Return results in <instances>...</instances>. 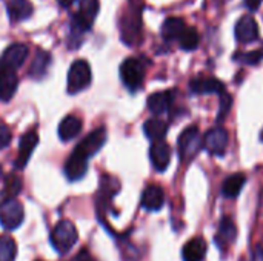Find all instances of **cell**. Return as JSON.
<instances>
[{
	"instance_id": "obj_1",
	"label": "cell",
	"mask_w": 263,
	"mask_h": 261,
	"mask_svg": "<svg viewBox=\"0 0 263 261\" xmlns=\"http://www.w3.org/2000/svg\"><path fill=\"white\" fill-rule=\"evenodd\" d=\"M79 234L76 226L69 220H62L55 225L51 232V243L54 249L60 254H66L77 243Z\"/></svg>"
},
{
	"instance_id": "obj_2",
	"label": "cell",
	"mask_w": 263,
	"mask_h": 261,
	"mask_svg": "<svg viewBox=\"0 0 263 261\" xmlns=\"http://www.w3.org/2000/svg\"><path fill=\"white\" fill-rule=\"evenodd\" d=\"M177 146H179V155H180V160L188 163L191 162L199 152L200 149L203 148V137L200 134V131L194 126L191 128H186L180 137H179V142H177Z\"/></svg>"
},
{
	"instance_id": "obj_3",
	"label": "cell",
	"mask_w": 263,
	"mask_h": 261,
	"mask_svg": "<svg viewBox=\"0 0 263 261\" xmlns=\"http://www.w3.org/2000/svg\"><path fill=\"white\" fill-rule=\"evenodd\" d=\"M91 83V66L86 60H76L68 71V92L83 91Z\"/></svg>"
},
{
	"instance_id": "obj_4",
	"label": "cell",
	"mask_w": 263,
	"mask_h": 261,
	"mask_svg": "<svg viewBox=\"0 0 263 261\" xmlns=\"http://www.w3.org/2000/svg\"><path fill=\"white\" fill-rule=\"evenodd\" d=\"M23 206L15 198H5L0 205V225L6 231H14L23 223Z\"/></svg>"
},
{
	"instance_id": "obj_5",
	"label": "cell",
	"mask_w": 263,
	"mask_h": 261,
	"mask_svg": "<svg viewBox=\"0 0 263 261\" xmlns=\"http://www.w3.org/2000/svg\"><path fill=\"white\" fill-rule=\"evenodd\" d=\"M120 77H122V82L125 83V86L128 89L136 91L137 88H140L143 77H145L143 63L134 57L126 58L120 66Z\"/></svg>"
},
{
	"instance_id": "obj_6",
	"label": "cell",
	"mask_w": 263,
	"mask_h": 261,
	"mask_svg": "<svg viewBox=\"0 0 263 261\" xmlns=\"http://www.w3.org/2000/svg\"><path fill=\"white\" fill-rule=\"evenodd\" d=\"M230 143V134L225 128L216 126L203 135V146L213 155H223Z\"/></svg>"
},
{
	"instance_id": "obj_7",
	"label": "cell",
	"mask_w": 263,
	"mask_h": 261,
	"mask_svg": "<svg viewBox=\"0 0 263 261\" xmlns=\"http://www.w3.org/2000/svg\"><path fill=\"white\" fill-rule=\"evenodd\" d=\"M105 142H106V129L105 128L94 129L92 132H89L76 146V152H79L80 155L89 158V157H92L94 154H97L102 149V146L105 145Z\"/></svg>"
},
{
	"instance_id": "obj_8",
	"label": "cell",
	"mask_w": 263,
	"mask_h": 261,
	"mask_svg": "<svg viewBox=\"0 0 263 261\" xmlns=\"http://www.w3.org/2000/svg\"><path fill=\"white\" fill-rule=\"evenodd\" d=\"M234 34L237 42L240 43H253L259 38V26L257 22L253 15H243L236 28H234Z\"/></svg>"
},
{
	"instance_id": "obj_9",
	"label": "cell",
	"mask_w": 263,
	"mask_h": 261,
	"mask_svg": "<svg viewBox=\"0 0 263 261\" xmlns=\"http://www.w3.org/2000/svg\"><path fill=\"white\" fill-rule=\"evenodd\" d=\"M140 9L133 6L131 11L125 15L122 22V38L128 43L133 45L136 38L140 34Z\"/></svg>"
},
{
	"instance_id": "obj_10",
	"label": "cell",
	"mask_w": 263,
	"mask_h": 261,
	"mask_svg": "<svg viewBox=\"0 0 263 261\" xmlns=\"http://www.w3.org/2000/svg\"><path fill=\"white\" fill-rule=\"evenodd\" d=\"M37 143H39V134L35 131H28L22 135L20 143H18V154L15 158L17 169H23L28 165L29 157H31L34 148L37 146Z\"/></svg>"
},
{
	"instance_id": "obj_11",
	"label": "cell",
	"mask_w": 263,
	"mask_h": 261,
	"mask_svg": "<svg viewBox=\"0 0 263 261\" xmlns=\"http://www.w3.org/2000/svg\"><path fill=\"white\" fill-rule=\"evenodd\" d=\"M149 158L153 166L159 171L163 172L171 162V148L168 143H165L163 140H157L153 142L151 148H149Z\"/></svg>"
},
{
	"instance_id": "obj_12",
	"label": "cell",
	"mask_w": 263,
	"mask_h": 261,
	"mask_svg": "<svg viewBox=\"0 0 263 261\" xmlns=\"http://www.w3.org/2000/svg\"><path fill=\"white\" fill-rule=\"evenodd\" d=\"M99 8V0H82L79 6V14L76 15V25L83 31L89 29L97 17Z\"/></svg>"
},
{
	"instance_id": "obj_13",
	"label": "cell",
	"mask_w": 263,
	"mask_h": 261,
	"mask_svg": "<svg viewBox=\"0 0 263 261\" xmlns=\"http://www.w3.org/2000/svg\"><path fill=\"white\" fill-rule=\"evenodd\" d=\"M18 86V78L15 71L6 66L0 68V102H9Z\"/></svg>"
},
{
	"instance_id": "obj_14",
	"label": "cell",
	"mask_w": 263,
	"mask_h": 261,
	"mask_svg": "<svg viewBox=\"0 0 263 261\" xmlns=\"http://www.w3.org/2000/svg\"><path fill=\"white\" fill-rule=\"evenodd\" d=\"M26 57H28V48L22 43H14L5 49L2 55V66L17 69L25 63Z\"/></svg>"
},
{
	"instance_id": "obj_15",
	"label": "cell",
	"mask_w": 263,
	"mask_h": 261,
	"mask_svg": "<svg viewBox=\"0 0 263 261\" xmlns=\"http://www.w3.org/2000/svg\"><path fill=\"white\" fill-rule=\"evenodd\" d=\"M88 171V158L80 155L79 152H72L71 157L65 163V175L71 182L80 180Z\"/></svg>"
},
{
	"instance_id": "obj_16",
	"label": "cell",
	"mask_w": 263,
	"mask_h": 261,
	"mask_svg": "<svg viewBox=\"0 0 263 261\" xmlns=\"http://www.w3.org/2000/svg\"><path fill=\"white\" fill-rule=\"evenodd\" d=\"M223 88V83L213 77H200L190 82V89L194 94H222Z\"/></svg>"
},
{
	"instance_id": "obj_17",
	"label": "cell",
	"mask_w": 263,
	"mask_h": 261,
	"mask_svg": "<svg viewBox=\"0 0 263 261\" xmlns=\"http://www.w3.org/2000/svg\"><path fill=\"white\" fill-rule=\"evenodd\" d=\"M165 203V192L160 186L157 185H149L145 191H143V195H142V206L146 209V211H159L162 209Z\"/></svg>"
},
{
	"instance_id": "obj_18",
	"label": "cell",
	"mask_w": 263,
	"mask_h": 261,
	"mask_svg": "<svg viewBox=\"0 0 263 261\" xmlns=\"http://www.w3.org/2000/svg\"><path fill=\"white\" fill-rule=\"evenodd\" d=\"M206 254V243L203 238H191L182 249L183 261H202Z\"/></svg>"
},
{
	"instance_id": "obj_19",
	"label": "cell",
	"mask_w": 263,
	"mask_h": 261,
	"mask_svg": "<svg viewBox=\"0 0 263 261\" xmlns=\"http://www.w3.org/2000/svg\"><path fill=\"white\" fill-rule=\"evenodd\" d=\"M82 131V120L76 115H66L59 125V137L63 142H69Z\"/></svg>"
},
{
	"instance_id": "obj_20",
	"label": "cell",
	"mask_w": 263,
	"mask_h": 261,
	"mask_svg": "<svg viewBox=\"0 0 263 261\" xmlns=\"http://www.w3.org/2000/svg\"><path fill=\"white\" fill-rule=\"evenodd\" d=\"M173 102L171 92H156L148 97V108L154 115L166 114Z\"/></svg>"
},
{
	"instance_id": "obj_21",
	"label": "cell",
	"mask_w": 263,
	"mask_h": 261,
	"mask_svg": "<svg viewBox=\"0 0 263 261\" xmlns=\"http://www.w3.org/2000/svg\"><path fill=\"white\" fill-rule=\"evenodd\" d=\"M236 237H237V229H236L234 222L230 217L222 218V222L219 225V232H217V237H216V242L219 243V246L223 248V246L233 245Z\"/></svg>"
},
{
	"instance_id": "obj_22",
	"label": "cell",
	"mask_w": 263,
	"mask_h": 261,
	"mask_svg": "<svg viewBox=\"0 0 263 261\" xmlns=\"http://www.w3.org/2000/svg\"><path fill=\"white\" fill-rule=\"evenodd\" d=\"M6 8L12 22H22L25 18H29L32 14V5L29 3V0H9Z\"/></svg>"
},
{
	"instance_id": "obj_23",
	"label": "cell",
	"mask_w": 263,
	"mask_h": 261,
	"mask_svg": "<svg viewBox=\"0 0 263 261\" xmlns=\"http://www.w3.org/2000/svg\"><path fill=\"white\" fill-rule=\"evenodd\" d=\"M247 183V177L243 174H234V175H230L225 182H223V186H222V194L227 197V198H236L240 191L243 189Z\"/></svg>"
},
{
	"instance_id": "obj_24",
	"label": "cell",
	"mask_w": 263,
	"mask_h": 261,
	"mask_svg": "<svg viewBox=\"0 0 263 261\" xmlns=\"http://www.w3.org/2000/svg\"><path fill=\"white\" fill-rule=\"evenodd\" d=\"M185 28H186V25L182 18H179V17L166 18L162 26V37L165 40H179V37L185 31Z\"/></svg>"
},
{
	"instance_id": "obj_25",
	"label": "cell",
	"mask_w": 263,
	"mask_h": 261,
	"mask_svg": "<svg viewBox=\"0 0 263 261\" xmlns=\"http://www.w3.org/2000/svg\"><path fill=\"white\" fill-rule=\"evenodd\" d=\"M143 131H145V135L153 140V142H157V140H163L166 132H168V125L159 118H151V120H146L145 125H143Z\"/></svg>"
},
{
	"instance_id": "obj_26",
	"label": "cell",
	"mask_w": 263,
	"mask_h": 261,
	"mask_svg": "<svg viewBox=\"0 0 263 261\" xmlns=\"http://www.w3.org/2000/svg\"><path fill=\"white\" fill-rule=\"evenodd\" d=\"M49 62H51V55L45 51H39L35 58L32 60L31 63V68H29V75L34 77V78H40L45 75L48 66H49Z\"/></svg>"
},
{
	"instance_id": "obj_27",
	"label": "cell",
	"mask_w": 263,
	"mask_h": 261,
	"mask_svg": "<svg viewBox=\"0 0 263 261\" xmlns=\"http://www.w3.org/2000/svg\"><path fill=\"white\" fill-rule=\"evenodd\" d=\"M17 255V245L8 235L0 237V261H14Z\"/></svg>"
},
{
	"instance_id": "obj_28",
	"label": "cell",
	"mask_w": 263,
	"mask_h": 261,
	"mask_svg": "<svg viewBox=\"0 0 263 261\" xmlns=\"http://www.w3.org/2000/svg\"><path fill=\"white\" fill-rule=\"evenodd\" d=\"M199 32L194 28H185V31L182 32V35L179 37V43L180 48L185 51H193L199 46Z\"/></svg>"
},
{
	"instance_id": "obj_29",
	"label": "cell",
	"mask_w": 263,
	"mask_h": 261,
	"mask_svg": "<svg viewBox=\"0 0 263 261\" xmlns=\"http://www.w3.org/2000/svg\"><path fill=\"white\" fill-rule=\"evenodd\" d=\"M20 191H22V180H20V177H17L14 174H9L5 178L3 198H15Z\"/></svg>"
},
{
	"instance_id": "obj_30",
	"label": "cell",
	"mask_w": 263,
	"mask_h": 261,
	"mask_svg": "<svg viewBox=\"0 0 263 261\" xmlns=\"http://www.w3.org/2000/svg\"><path fill=\"white\" fill-rule=\"evenodd\" d=\"M231 106H233V97H231L228 92L223 91V92L220 94V108H219V117H217L219 122H222V120L228 115Z\"/></svg>"
},
{
	"instance_id": "obj_31",
	"label": "cell",
	"mask_w": 263,
	"mask_h": 261,
	"mask_svg": "<svg viewBox=\"0 0 263 261\" xmlns=\"http://www.w3.org/2000/svg\"><path fill=\"white\" fill-rule=\"evenodd\" d=\"M236 58H239L245 65H259L263 58V51L262 49H256V51H251L247 54H240Z\"/></svg>"
},
{
	"instance_id": "obj_32",
	"label": "cell",
	"mask_w": 263,
	"mask_h": 261,
	"mask_svg": "<svg viewBox=\"0 0 263 261\" xmlns=\"http://www.w3.org/2000/svg\"><path fill=\"white\" fill-rule=\"evenodd\" d=\"M11 138L12 135H11L9 128L5 125H0V149H5L11 143Z\"/></svg>"
},
{
	"instance_id": "obj_33",
	"label": "cell",
	"mask_w": 263,
	"mask_h": 261,
	"mask_svg": "<svg viewBox=\"0 0 263 261\" xmlns=\"http://www.w3.org/2000/svg\"><path fill=\"white\" fill-rule=\"evenodd\" d=\"M262 0H245V5L251 9V11H256L259 6H260Z\"/></svg>"
},
{
	"instance_id": "obj_34",
	"label": "cell",
	"mask_w": 263,
	"mask_h": 261,
	"mask_svg": "<svg viewBox=\"0 0 263 261\" xmlns=\"http://www.w3.org/2000/svg\"><path fill=\"white\" fill-rule=\"evenodd\" d=\"M253 261H263L262 246H256V251H254V254H253Z\"/></svg>"
},
{
	"instance_id": "obj_35",
	"label": "cell",
	"mask_w": 263,
	"mask_h": 261,
	"mask_svg": "<svg viewBox=\"0 0 263 261\" xmlns=\"http://www.w3.org/2000/svg\"><path fill=\"white\" fill-rule=\"evenodd\" d=\"M74 261H92V258H91V255H89L86 251H82V252L74 258Z\"/></svg>"
},
{
	"instance_id": "obj_36",
	"label": "cell",
	"mask_w": 263,
	"mask_h": 261,
	"mask_svg": "<svg viewBox=\"0 0 263 261\" xmlns=\"http://www.w3.org/2000/svg\"><path fill=\"white\" fill-rule=\"evenodd\" d=\"M74 2H76V0H59V5H60L62 8H69Z\"/></svg>"
},
{
	"instance_id": "obj_37",
	"label": "cell",
	"mask_w": 263,
	"mask_h": 261,
	"mask_svg": "<svg viewBox=\"0 0 263 261\" xmlns=\"http://www.w3.org/2000/svg\"><path fill=\"white\" fill-rule=\"evenodd\" d=\"M2 175H3V171H2V166H0V178H2Z\"/></svg>"
},
{
	"instance_id": "obj_38",
	"label": "cell",
	"mask_w": 263,
	"mask_h": 261,
	"mask_svg": "<svg viewBox=\"0 0 263 261\" xmlns=\"http://www.w3.org/2000/svg\"><path fill=\"white\" fill-rule=\"evenodd\" d=\"M260 140L263 142V129H262V132H260Z\"/></svg>"
}]
</instances>
